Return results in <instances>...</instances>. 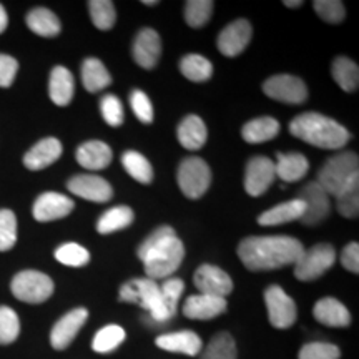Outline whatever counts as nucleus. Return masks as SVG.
<instances>
[{
  "label": "nucleus",
  "instance_id": "nucleus-1",
  "mask_svg": "<svg viewBox=\"0 0 359 359\" xmlns=\"http://www.w3.org/2000/svg\"><path fill=\"white\" fill-rule=\"evenodd\" d=\"M304 246L291 236H248L238 246V257L250 271H268L294 264Z\"/></svg>",
  "mask_w": 359,
  "mask_h": 359
},
{
  "label": "nucleus",
  "instance_id": "nucleus-2",
  "mask_svg": "<svg viewBox=\"0 0 359 359\" xmlns=\"http://www.w3.org/2000/svg\"><path fill=\"white\" fill-rule=\"evenodd\" d=\"M290 132L299 140L325 150H339L351 138V133L343 125L316 111L296 116L290 123Z\"/></svg>",
  "mask_w": 359,
  "mask_h": 359
},
{
  "label": "nucleus",
  "instance_id": "nucleus-3",
  "mask_svg": "<svg viewBox=\"0 0 359 359\" xmlns=\"http://www.w3.org/2000/svg\"><path fill=\"white\" fill-rule=\"evenodd\" d=\"M185 258V246L177 235L165 238L160 243L151 246L140 258L145 266V273L150 280H160L172 276Z\"/></svg>",
  "mask_w": 359,
  "mask_h": 359
},
{
  "label": "nucleus",
  "instance_id": "nucleus-4",
  "mask_svg": "<svg viewBox=\"0 0 359 359\" xmlns=\"http://www.w3.org/2000/svg\"><path fill=\"white\" fill-rule=\"evenodd\" d=\"M359 180V158L353 151L331 156L318 173L316 182L330 196H338L351 183Z\"/></svg>",
  "mask_w": 359,
  "mask_h": 359
},
{
  "label": "nucleus",
  "instance_id": "nucleus-5",
  "mask_svg": "<svg viewBox=\"0 0 359 359\" xmlns=\"http://www.w3.org/2000/svg\"><path fill=\"white\" fill-rule=\"evenodd\" d=\"M120 302L140 304L150 311L151 318L158 323L168 321L170 313L165 306L163 298H161L160 286L150 278H140V280H132L120 288Z\"/></svg>",
  "mask_w": 359,
  "mask_h": 359
},
{
  "label": "nucleus",
  "instance_id": "nucleus-6",
  "mask_svg": "<svg viewBox=\"0 0 359 359\" xmlns=\"http://www.w3.org/2000/svg\"><path fill=\"white\" fill-rule=\"evenodd\" d=\"M177 182L183 195L190 200L201 198L212 183V172L200 156H188L180 163Z\"/></svg>",
  "mask_w": 359,
  "mask_h": 359
},
{
  "label": "nucleus",
  "instance_id": "nucleus-7",
  "mask_svg": "<svg viewBox=\"0 0 359 359\" xmlns=\"http://www.w3.org/2000/svg\"><path fill=\"white\" fill-rule=\"evenodd\" d=\"M11 290L17 299L30 304L47 302L53 294V281L45 273L35 269H25L13 276Z\"/></svg>",
  "mask_w": 359,
  "mask_h": 359
},
{
  "label": "nucleus",
  "instance_id": "nucleus-8",
  "mask_svg": "<svg viewBox=\"0 0 359 359\" xmlns=\"http://www.w3.org/2000/svg\"><path fill=\"white\" fill-rule=\"evenodd\" d=\"M336 262V250L327 243L314 245L304 250L294 263V276L299 281H313L321 278Z\"/></svg>",
  "mask_w": 359,
  "mask_h": 359
},
{
  "label": "nucleus",
  "instance_id": "nucleus-9",
  "mask_svg": "<svg viewBox=\"0 0 359 359\" xmlns=\"http://www.w3.org/2000/svg\"><path fill=\"white\" fill-rule=\"evenodd\" d=\"M264 303L268 309V320L273 326L278 330H288L294 325L298 309H296L293 298L286 294L285 290L278 285L269 286L264 291Z\"/></svg>",
  "mask_w": 359,
  "mask_h": 359
},
{
  "label": "nucleus",
  "instance_id": "nucleus-10",
  "mask_svg": "<svg viewBox=\"0 0 359 359\" xmlns=\"http://www.w3.org/2000/svg\"><path fill=\"white\" fill-rule=\"evenodd\" d=\"M263 92L273 100L290 103V105H299L308 98L306 83L294 75L281 74L268 79L263 83Z\"/></svg>",
  "mask_w": 359,
  "mask_h": 359
},
{
  "label": "nucleus",
  "instance_id": "nucleus-11",
  "mask_svg": "<svg viewBox=\"0 0 359 359\" xmlns=\"http://www.w3.org/2000/svg\"><path fill=\"white\" fill-rule=\"evenodd\" d=\"M296 198L302 200L304 205L302 222L306 226H316L323 219H326V217L331 212L330 195L323 190L318 182H311L308 185H304Z\"/></svg>",
  "mask_w": 359,
  "mask_h": 359
},
{
  "label": "nucleus",
  "instance_id": "nucleus-12",
  "mask_svg": "<svg viewBox=\"0 0 359 359\" xmlns=\"http://www.w3.org/2000/svg\"><path fill=\"white\" fill-rule=\"evenodd\" d=\"M276 178L275 163L266 156H255L246 163L245 190L250 196H262Z\"/></svg>",
  "mask_w": 359,
  "mask_h": 359
},
{
  "label": "nucleus",
  "instance_id": "nucleus-13",
  "mask_svg": "<svg viewBox=\"0 0 359 359\" xmlns=\"http://www.w3.org/2000/svg\"><path fill=\"white\" fill-rule=\"evenodd\" d=\"M74 200H70L69 196L57 191H45L35 200L32 206V215L37 222L47 223L69 217L74 212Z\"/></svg>",
  "mask_w": 359,
  "mask_h": 359
},
{
  "label": "nucleus",
  "instance_id": "nucleus-14",
  "mask_svg": "<svg viewBox=\"0 0 359 359\" xmlns=\"http://www.w3.org/2000/svg\"><path fill=\"white\" fill-rule=\"evenodd\" d=\"M193 281H195L200 294L226 298L233 291V280L228 276V273H224L222 268L213 266V264H201L195 271Z\"/></svg>",
  "mask_w": 359,
  "mask_h": 359
},
{
  "label": "nucleus",
  "instance_id": "nucleus-15",
  "mask_svg": "<svg viewBox=\"0 0 359 359\" xmlns=\"http://www.w3.org/2000/svg\"><path fill=\"white\" fill-rule=\"evenodd\" d=\"M67 188L80 198L95 201V203H107L114 196V188L110 183L105 178L95 177V175H77V177L69 180Z\"/></svg>",
  "mask_w": 359,
  "mask_h": 359
},
{
  "label": "nucleus",
  "instance_id": "nucleus-16",
  "mask_svg": "<svg viewBox=\"0 0 359 359\" xmlns=\"http://www.w3.org/2000/svg\"><path fill=\"white\" fill-rule=\"evenodd\" d=\"M88 320V311L85 308H75L62 316L60 320L55 323V326L52 327L50 333V344L53 349H67L72 344V341L75 339V336L79 334V331L82 330V326Z\"/></svg>",
  "mask_w": 359,
  "mask_h": 359
},
{
  "label": "nucleus",
  "instance_id": "nucleus-17",
  "mask_svg": "<svg viewBox=\"0 0 359 359\" xmlns=\"http://www.w3.org/2000/svg\"><path fill=\"white\" fill-rule=\"evenodd\" d=\"M251 35H253V29H251V24L248 20L238 19L235 22H231V24L224 27L218 35V50L222 52L224 57L240 55V53L245 52V48L248 47Z\"/></svg>",
  "mask_w": 359,
  "mask_h": 359
},
{
  "label": "nucleus",
  "instance_id": "nucleus-18",
  "mask_svg": "<svg viewBox=\"0 0 359 359\" xmlns=\"http://www.w3.org/2000/svg\"><path fill=\"white\" fill-rule=\"evenodd\" d=\"M161 55V39L154 29H142L133 42V58L142 69H154Z\"/></svg>",
  "mask_w": 359,
  "mask_h": 359
},
{
  "label": "nucleus",
  "instance_id": "nucleus-19",
  "mask_svg": "<svg viewBox=\"0 0 359 359\" xmlns=\"http://www.w3.org/2000/svg\"><path fill=\"white\" fill-rule=\"evenodd\" d=\"M226 311V299L218 296L193 294L183 304V314L188 320H213Z\"/></svg>",
  "mask_w": 359,
  "mask_h": 359
},
{
  "label": "nucleus",
  "instance_id": "nucleus-20",
  "mask_svg": "<svg viewBox=\"0 0 359 359\" xmlns=\"http://www.w3.org/2000/svg\"><path fill=\"white\" fill-rule=\"evenodd\" d=\"M62 151H64V147H62L60 140H57L53 137L43 138V140H40L37 145H34L25 154V168L32 170V172H39V170L50 167L52 163H55L60 158Z\"/></svg>",
  "mask_w": 359,
  "mask_h": 359
},
{
  "label": "nucleus",
  "instance_id": "nucleus-21",
  "mask_svg": "<svg viewBox=\"0 0 359 359\" xmlns=\"http://www.w3.org/2000/svg\"><path fill=\"white\" fill-rule=\"evenodd\" d=\"M156 346L168 353H180L187 356H196L203 348L201 338L193 331H178V333L161 334L156 338Z\"/></svg>",
  "mask_w": 359,
  "mask_h": 359
},
{
  "label": "nucleus",
  "instance_id": "nucleus-22",
  "mask_svg": "<svg viewBox=\"0 0 359 359\" xmlns=\"http://www.w3.org/2000/svg\"><path fill=\"white\" fill-rule=\"evenodd\" d=\"M313 314L316 321L331 327H346L351 325V314L336 298H321L314 304Z\"/></svg>",
  "mask_w": 359,
  "mask_h": 359
},
{
  "label": "nucleus",
  "instance_id": "nucleus-23",
  "mask_svg": "<svg viewBox=\"0 0 359 359\" xmlns=\"http://www.w3.org/2000/svg\"><path fill=\"white\" fill-rule=\"evenodd\" d=\"M77 161L87 170H103L110 165L114 154L105 142L90 140L77 148Z\"/></svg>",
  "mask_w": 359,
  "mask_h": 359
},
{
  "label": "nucleus",
  "instance_id": "nucleus-24",
  "mask_svg": "<svg viewBox=\"0 0 359 359\" xmlns=\"http://www.w3.org/2000/svg\"><path fill=\"white\" fill-rule=\"evenodd\" d=\"M48 95L58 107H67L75 95V80L65 67H55L48 80Z\"/></svg>",
  "mask_w": 359,
  "mask_h": 359
},
{
  "label": "nucleus",
  "instance_id": "nucleus-25",
  "mask_svg": "<svg viewBox=\"0 0 359 359\" xmlns=\"http://www.w3.org/2000/svg\"><path fill=\"white\" fill-rule=\"evenodd\" d=\"M178 142L182 143L187 150H200L208 138V130L203 120L198 115H188L182 120L177 130Z\"/></svg>",
  "mask_w": 359,
  "mask_h": 359
},
{
  "label": "nucleus",
  "instance_id": "nucleus-26",
  "mask_svg": "<svg viewBox=\"0 0 359 359\" xmlns=\"http://www.w3.org/2000/svg\"><path fill=\"white\" fill-rule=\"evenodd\" d=\"M304 213V205L302 200L294 198L285 203H280L273 208H269L268 212L262 213L258 217V224L262 226H278V224L291 223L294 219H302Z\"/></svg>",
  "mask_w": 359,
  "mask_h": 359
},
{
  "label": "nucleus",
  "instance_id": "nucleus-27",
  "mask_svg": "<svg viewBox=\"0 0 359 359\" xmlns=\"http://www.w3.org/2000/svg\"><path fill=\"white\" fill-rule=\"evenodd\" d=\"M275 170L278 178L286 183H293L304 178L309 170V161L302 154H278Z\"/></svg>",
  "mask_w": 359,
  "mask_h": 359
},
{
  "label": "nucleus",
  "instance_id": "nucleus-28",
  "mask_svg": "<svg viewBox=\"0 0 359 359\" xmlns=\"http://www.w3.org/2000/svg\"><path fill=\"white\" fill-rule=\"evenodd\" d=\"M25 22H27V27H29L34 34L40 35V37H47V39L57 37L62 30L58 17L52 11H48V8L45 7H37L34 8V11H30L27 13Z\"/></svg>",
  "mask_w": 359,
  "mask_h": 359
},
{
  "label": "nucleus",
  "instance_id": "nucleus-29",
  "mask_svg": "<svg viewBox=\"0 0 359 359\" xmlns=\"http://www.w3.org/2000/svg\"><path fill=\"white\" fill-rule=\"evenodd\" d=\"M278 133H280V123L271 116H259V118L251 120V122L245 123L243 130H241L243 140L253 143V145L273 140Z\"/></svg>",
  "mask_w": 359,
  "mask_h": 359
},
{
  "label": "nucleus",
  "instance_id": "nucleus-30",
  "mask_svg": "<svg viewBox=\"0 0 359 359\" xmlns=\"http://www.w3.org/2000/svg\"><path fill=\"white\" fill-rule=\"evenodd\" d=\"M82 82L90 93H97L111 83V77L98 58H85L82 64Z\"/></svg>",
  "mask_w": 359,
  "mask_h": 359
},
{
  "label": "nucleus",
  "instance_id": "nucleus-31",
  "mask_svg": "<svg viewBox=\"0 0 359 359\" xmlns=\"http://www.w3.org/2000/svg\"><path fill=\"white\" fill-rule=\"evenodd\" d=\"M133 210L130 208V206H114V208L107 210V212L98 218L97 231L102 233V235H110V233H115L130 226V224L133 223Z\"/></svg>",
  "mask_w": 359,
  "mask_h": 359
},
{
  "label": "nucleus",
  "instance_id": "nucleus-32",
  "mask_svg": "<svg viewBox=\"0 0 359 359\" xmlns=\"http://www.w3.org/2000/svg\"><path fill=\"white\" fill-rule=\"evenodd\" d=\"M333 79L344 92L353 93L358 90L359 85V69L351 58L338 57L333 62Z\"/></svg>",
  "mask_w": 359,
  "mask_h": 359
},
{
  "label": "nucleus",
  "instance_id": "nucleus-33",
  "mask_svg": "<svg viewBox=\"0 0 359 359\" xmlns=\"http://www.w3.org/2000/svg\"><path fill=\"white\" fill-rule=\"evenodd\" d=\"M180 72L191 82H206V80L212 79L213 65L203 55L190 53L180 60Z\"/></svg>",
  "mask_w": 359,
  "mask_h": 359
},
{
  "label": "nucleus",
  "instance_id": "nucleus-34",
  "mask_svg": "<svg viewBox=\"0 0 359 359\" xmlns=\"http://www.w3.org/2000/svg\"><path fill=\"white\" fill-rule=\"evenodd\" d=\"M122 165L130 177L137 180L138 183H143V185H148L154 180V167L150 165L145 156L138 151L128 150L122 155Z\"/></svg>",
  "mask_w": 359,
  "mask_h": 359
},
{
  "label": "nucleus",
  "instance_id": "nucleus-35",
  "mask_svg": "<svg viewBox=\"0 0 359 359\" xmlns=\"http://www.w3.org/2000/svg\"><path fill=\"white\" fill-rule=\"evenodd\" d=\"M125 338H127V333L122 326L118 325H107L102 327L100 331L95 334V338L92 341V349L95 353L105 354L114 351L123 343Z\"/></svg>",
  "mask_w": 359,
  "mask_h": 359
},
{
  "label": "nucleus",
  "instance_id": "nucleus-36",
  "mask_svg": "<svg viewBox=\"0 0 359 359\" xmlns=\"http://www.w3.org/2000/svg\"><path fill=\"white\" fill-rule=\"evenodd\" d=\"M200 359H236V343L230 333L215 334Z\"/></svg>",
  "mask_w": 359,
  "mask_h": 359
},
{
  "label": "nucleus",
  "instance_id": "nucleus-37",
  "mask_svg": "<svg viewBox=\"0 0 359 359\" xmlns=\"http://www.w3.org/2000/svg\"><path fill=\"white\" fill-rule=\"evenodd\" d=\"M88 12L93 25L100 30H110L116 22V11L110 0H90Z\"/></svg>",
  "mask_w": 359,
  "mask_h": 359
},
{
  "label": "nucleus",
  "instance_id": "nucleus-38",
  "mask_svg": "<svg viewBox=\"0 0 359 359\" xmlns=\"http://www.w3.org/2000/svg\"><path fill=\"white\" fill-rule=\"evenodd\" d=\"M215 4L212 0H188L185 4V20L193 29H200L208 24L213 13Z\"/></svg>",
  "mask_w": 359,
  "mask_h": 359
},
{
  "label": "nucleus",
  "instance_id": "nucleus-39",
  "mask_svg": "<svg viewBox=\"0 0 359 359\" xmlns=\"http://www.w3.org/2000/svg\"><path fill=\"white\" fill-rule=\"evenodd\" d=\"M55 259L58 263L65 264V266L72 268H80L88 264L90 262V253L87 248H83L79 243H65L58 246L55 250Z\"/></svg>",
  "mask_w": 359,
  "mask_h": 359
},
{
  "label": "nucleus",
  "instance_id": "nucleus-40",
  "mask_svg": "<svg viewBox=\"0 0 359 359\" xmlns=\"http://www.w3.org/2000/svg\"><path fill=\"white\" fill-rule=\"evenodd\" d=\"M20 334V320L8 306H0V344H12Z\"/></svg>",
  "mask_w": 359,
  "mask_h": 359
},
{
  "label": "nucleus",
  "instance_id": "nucleus-41",
  "mask_svg": "<svg viewBox=\"0 0 359 359\" xmlns=\"http://www.w3.org/2000/svg\"><path fill=\"white\" fill-rule=\"evenodd\" d=\"M336 198V208L344 218H356L359 213V180L339 193Z\"/></svg>",
  "mask_w": 359,
  "mask_h": 359
},
{
  "label": "nucleus",
  "instance_id": "nucleus-42",
  "mask_svg": "<svg viewBox=\"0 0 359 359\" xmlns=\"http://www.w3.org/2000/svg\"><path fill=\"white\" fill-rule=\"evenodd\" d=\"M17 243V218L12 210H0V251L12 250Z\"/></svg>",
  "mask_w": 359,
  "mask_h": 359
},
{
  "label": "nucleus",
  "instance_id": "nucleus-43",
  "mask_svg": "<svg viewBox=\"0 0 359 359\" xmlns=\"http://www.w3.org/2000/svg\"><path fill=\"white\" fill-rule=\"evenodd\" d=\"M314 11L327 24H341L346 15L344 4L339 0H316L313 4Z\"/></svg>",
  "mask_w": 359,
  "mask_h": 359
},
{
  "label": "nucleus",
  "instance_id": "nucleus-44",
  "mask_svg": "<svg viewBox=\"0 0 359 359\" xmlns=\"http://www.w3.org/2000/svg\"><path fill=\"white\" fill-rule=\"evenodd\" d=\"M183 290H185V283L180 280V278H167L163 285H160L161 298H163V303L168 309L170 316L177 313V304Z\"/></svg>",
  "mask_w": 359,
  "mask_h": 359
},
{
  "label": "nucleus",
  "instance_id": "nucleus-45",
  "mask_svg": "<svg viewBox=\"0 0 359 359\" xmlns=\"http://www.w3.org/2000/svg\"><path fill=\"white\" fill-rule=\"evenodd\" d=\"M341 351L331 343H308L299 349L298 359H339Z\"/></svg>",
  "mask_w": 359,
  "mask_h": 359
},
{
  "label": "nucleus",
  "instance_id": "nucleus-46",
  "mask_svg": "<svg viewBox=\"0 0 359 359\" xmlns=\"http://www.w3.org/2000/svg\"><path fill=\"white\" fill-rule=\"evenodd\" d=\"M100 111L103 120L110 125V127H120L123 123V105L118 97L105 95L100 100Z\"/></svg>",
  "mask_w": 359,
  "mask_h": 359
},
{
  "label": "nucleus",
  "instance_id": "nucleus-47",
  "mask_svg": "<svg viewBox=\"0 0 359 359\" xmlns=\"http://www.w3.org/2000/svg\"><path fill=\"white\" fill-rule=\"evenodd\" d=\"M130 105H132L135 116H137L142 123L154 122V105H151L150 98H148L145 92H142V90H133L132 95H130Z\"/></svg>",
  "mask_w": 359,
  "mask_h": 359
},
{
  "label": "nucleus",
  "instance_id": "nucleus-48",
  "mask_svg": "<svg viewBox=\"0 0 359 359\" xmlns=\"http://www.w3.org/2000/svg\"><path fill=\"white\" fill-rule=\"evenodd\" d=\"M17 72H19V62L11 55L0 53V87H11L17 77Z\"/></svg>",
  "mask_w": 359,
  "mask_h": 359
},
{
  "label": "nucleus",
  "instance_id": "nucleus-49",
  "mask_svg": "<svg viewBox=\"0 0 359 359\" xmlns=\"http://www.w3.org/2000/svg\"><path fill=\"white\" fill-rule=\"evenodd\" d=\"M341 264L348 269V271L358 275L359 271V245L356 241L344 246L343 253H341Z\"/></svg>",
  "mask_w": 359,
  "mask_h": 359
},
{
  "label": "nucleus",
  "instance_id": "nucleus-50",
  "mask_svg": "<svg viewBox=\"0 0 359 359\" xmlns=\"http://www.w3.org/2000/svg\"><path fill=\"white\" fill-rule=\"evenodd\" d=\"M175 235V230L172 226H160V228H156V230L151 233L150 236L147 238L145 241H143V243L138 246V258H142L143 255L147 253L148 250L151 248V246H155L156 243H160L161 240H165V238H168V236H173Z\"/></svg>",
  "mask_w": 359,
  "mask_h": 359
},
{
  "label": "nucleus",
  "instance_id": "nucleus-51",
  "mask_svg": "<svg viewBox=\"0 0 359 359\" xmlns=\"http://www.w3.org/2000/svg\"><path fill=\"white\" fill-rule=\"evenodd\" d=\"M7 25H8V15H7V11H6V7H4L2 4H0V34L6 32Z\"/></svg>",
  "mask_w": 359,
  "mask_h": 359
},
{
  "label": "nucleus",
  "instance_id": "nucleus-52",
  "mask_svg": "<svg viewBox=\"0 0 359 359\" xmlns=\"http://www.w3.org/2000/svg\"><path fill=\"white\" fill-rule=\"evenodd\" d=\"M285 6L286 7H291V8H296V7H302L303 2H302V0H296V2H290V0H286Z\"/></svg>",
  "mask_w": 359,
  "mask_h": 359
},
{
  "label": "nucleus",
  "instance_id": "nucleus-53",
  "mask_svg": "<svg viewBox=\"0 0 359 359\" xmlns=\"http://www.w3.org/2000/svg\"><path fill=\"white\" fill-rule=\"evenodd\" d=\"M143 4H145V6H156V0H154V2H151V0H143Z\"/></svg>",
  "mask_w": 359,
  "mask_h": 359
}]
</instances>
